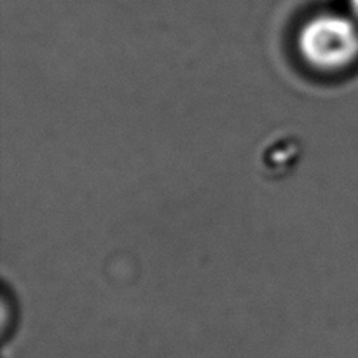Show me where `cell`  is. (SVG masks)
I'll list each match as a JSON object with an SVG mask.
<instances>
[{
	"instance_id": "cell-1",
	"label": "cell",
	"mask_w": 358,
	"mask_h": 358,
	"mask_svg": "<svg viewBox=\"0 0 358 358\" xmlns=\"http://www.w3.org/2000/svg\"><path fill=\"white\" fill-rule=\"evenodd\" d=\"M297 49L311 69L343 72L358 59V21L345 14H318L301 28Z\"/></svg>"
},
{
	"instance_id": "cell-2",
	"label": "cell",
	"mask_w": 358,
	"mask_h": 358,
	"mask_svg": "<svg viewBox=\"0 0 358 358\" xmlns=\"http://www.w3.org/2000/svg\"><path fill=\"white\" fill-rule=\"evenodd\" d=\"M350 13H352V17H355L358 21V0H348Z\"/></svg>"
}]
</instances>
